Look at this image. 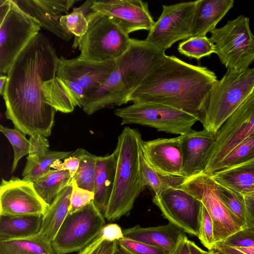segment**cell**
I'll list each match as a JSON object with an SVG mask.
<instances>
[{
	"mask_svg": "<svg viewBox=\"0 0 254 254\" xmlns=\"http://www.w3.org/2000/svg\"><path fill=\"white\" fill-rule=\"evenodd\" d=\"M234 0H199L191 37L206 36L233 6Z\"/></svg>",
	"mask_w": 254,
	"mask_h": 254,
	"instance_id": "obj_25",
	"label": "cell"
},
{
	"mask_svg": "<svg viewBox=\"0 0 254 254\" xmlns=\"http://www.w3.org/2000/svg\"><path fill=\"white\" fill-rule=\"evenodd\" d=\"M30 150L27 161L34 162L49 151V141L43 135L36 133L30 136Z\"/></svg>",
	"mask_w": 254,
	"mask_h": 254,
	"instance_id": "obj_43",
	"label": "cell"
},
{
	"mask_svg": "<svg viewBox=\"0 0 254 254\" xmlns=\"http://www.w3.org/2000/svg\"><path fill=\"white\" fill-rule=\"evenodd\" d=\"M72 190L68 213H73L88 205L94 200L93 192L77 186L75 181H72Z\"/></svg>",
	"mask_w": 254,
	"mask_h": 254,
	"instance_id": "obj_41",
	"label": "cell"
},
{
	"mask_svg": "<svg viewBox=\"0 0 254 254\" xmlns=\"http://www.w3.org/2000/svg\"><path fill=\"white\" fill-rule=\"evenodd\" d=\"M254 132V90L216 133L215 141L203 173L213 174L224 157Z\"/></svg>",
	"mask_w": 254,
	"mask_h": 254,
	"instance_id": "obj_12",
	"label": "cell"
},
{
	"mask_svg": "<svg viewBox=\"0 0 254 254\" xmlns=\"http://www.w3.org/2000/svg\"><path fill=\"white\" fill-rule=\"evenodd\" d=\"M217 187L222 201L230 212L245 227L254 228L253 218L247 198L222 185L217 184Z\"/></svg>",
	"mask_w": 254,
	"mask_h": 254,
	"instance_id": "obj_30",
	"label": "cell"
},
{
	"mask_svg": "<svg viewBox=\"0 0 254 254\" xmlns=\"http://www.w3.org/2000/svg\"><path fill=\"white\" fill-rule=\"evenodd\" d=\"M46 102L57 111L72 112L75 107H81L86 95L85 90L76 83L62 79L56 75L43 85Z\"/></svg>",
	"mask_w": 254,
	"mask_h": 254,
	"instance_id": "obj_21",
	"label": "cell"
},
{
	"mask_svg": "<svg viewBox=\"0 0 254 254\" xmlns=\"http://www.w3.org/2000/svg\"><path fill=\"white\" fill-rule=\"evenodd\" d=\"M253 157L254 132L240 142L224 157L218 165L215 172L243 163Z\"/></svg>",
	"mask_w": 254,
	"mask_h": 254,
	"instance_id": "obj_35",
	"label": "cell"
},
{
	"mask_svg": "<svg viewBox=\"0 0 254 254\" xmlns=\"http://www.w3.org/2000/svg\"><path fill=\"white\" fill-rule=\"evenodd\" d=\"M224 246L249 248L254 247V228L246 227L217 243Z\"/></svg>",
	"mask_w": 254,
	"mask_h": 254,
	"instance_id": "obj_40",
	"label": "cell"
},
{
	"mask_svg": "<svg viewBox=\"0 0 254 254\" xmlns=\"http://www.w3.org/2000/svg\"><path fill=\"white\" fill-rule=\"evenodd\" d=\"M72 181L68 171L51 169L33 183L37 193L50 205L57 195L71 184Z\"/></svg>",
	"mask_w": 254,
	"mask_h": 254,
	"instance_id": "obj_29",
	"label": "cell"
},
{
	"mask_svg": "<svg viewBox=\"0 0 254 254\" xmlns=\"http://www.w3.org/2000/svg\"><path fill=\"white\" fill-rule=\"evenodd\" d=\"M116 245L117 241L105 240L100 234L78 254H114Z\"/></svg>",
	"mask_w": 254,
	"mask_h": 254,
	"instance_id": "obj_42",
	"label": "cell"
},
{
	"mask_svg": "<svg viewBox=\"0 0 254 254\" xmlns=\"http://www.w3.org/2000/svg\"><path fill=\"white\" fill-rule=\"evenodd\" d=\"M214 249L222 254H254V247L249 248H235L215 244Z\"/></svg>",
	"mask_w": 254,
	"mask_h": 254,
	"instance_id": "obj_46",
	"label": "cell"
},
{
	"mask_svg": "<svg viewBox=\"0 0 254 254\" xmlns=\"http://www.w3.org/2000/svg\"><path fill=\"white\" fill-rule=\"evenodd\" d=\"M58 58L53 44L39 32L18 55L7 74L2 95L5 115L25 134H51L57 110L46 102L43 85L56 76Z\"/></svg>",
	"mask_w": 254,
	"mask_h": 254,
	"instance_id": "obj_1",
	"label": "cell"
},
{
	"mask_svg": "<svg viewBox=\"0 0 254 254\" xmlns=\"http://www.w3.org/2000/svg\"><path fill=\"white\" fill-rule=\"evenodd\" d=\"M74 152L80 161L72 180L78 187L93 192L97 156L83 148H78Z\"/></svg>",
	"mask_w": 254,
	"mask_h": 254,
	"instance_id": "obj_32",
	"label": "cell"
},
{
	"mask_svg": "<svg viewBox=\"0 0 254 254\" xmlns=\"http://www.w3.org/2000/svg\"><path fill=\"white\" fill-rule=\"evenodd\" d=\"M16 4L34 18L41 27L62 40L69 41L73 35L65 31L60 23L61 17L77 1L75 0H16Z\"/></svg>",
	"mask_w": 254,
	"mask_h": 254,
	"instance_id": "obj_19",
	"label": "cell"
},
{
	"mask_svg": "<svg viewBox=\"0 0 254 254\" xmlns=\"http://www.w3.org/2000/svg\"><path fill=\"white\" fill-rule=\"evenodd\" d=\"M153 202L169 223L185 233L198 237L202 203L186 190L170 187L155 194Z\"/></svg>",
	"mask_w": 254,
	"mask_h": 254,
	"instance_id": "obj_14",
	"label": "cell"
},
{
	"mask_svg": "<svg viewBox=\"0 0 254 254\" xmlns=\"http://www.w3.org/2000/svg\"><path fill=\"white\" fill-rule=\"evenodd\" d=\"M100 234L104 239L118 241L123 238V230L116 223L106 224L102 229Z\"/></svg>",
	"mask_w": 254,
	"mask_h": 254,
	"instance_id": "obj_45",
	"label": "cell"
},
{
	"mask_svg": "<svg viewBox=\"0 0 254 254\" xmlns=\"http://www.w3.org/2000/svg\"><path fill=\"white\" fill-rule=\"evenodd\" d=\"M86 17L87 32L73 42V47L80 51L78 59L96 62L116 60L127 50L131 38L110 17L91 9Z\"/></svg>",
	"mask_w": 254,
	"mask_h": 254,
	"instance_id": "obj_5",
	"label": "cell"
},
{
	"mask_svg": "<svg viewBox=\"0 0 254 254\" xmlns=\"http://www.w3.org/2000/svg\"><path fill=\"white\" fill-rule=\"evenodd\" d=\"M72 152L50 150L34 162L27 161L22 176V179L35 182L51 169L56 161L68 157Z\"/></svg>",
	"mask_w": 254,
	"mask_h": 254,
	"instance_id": "obj_33",
	"label": "cell"
},
{
	"mask_svg": "<svg viewBox=\"0 0 254 254\" xmlns=\"http://www.w3.org/2000/svg\"><path fill=\"white\" fill-rule=\"evenodd\" d=\"M201 244L208 250H213L215 246L212 220L205 206L202 205L197 237Z\"/></svg>",
	"mask_w": 254,
	"mask_h": 254,
	"instance_id": "obj_38",
	"label": "cell"
},
{
	"mask_svg": "<svg viewBox=\"0 0 254 254\" xmlns=\"http://www.w3.org/2000/svg\"><path fill=\"white\" fill-rule=\"evenodd\" d=\"M72 190L71 183L57 195L43 216L40 232L51 242L68 213Z\"/></svg>",
	"mask_w": 254,
	"mask_h": 254,
	"instance_id": "obj_26",
	"label": "cell"
},
{
	"mask_svg": "<svg viewBox=\"0 0 254 254\" xmlns=\"http://www.w3.org/2000/svg\"><path fill=\"white\" fill-rule=\"evenodd\" d=\"M210 33L215 53L227 69L243 71L254 62V34L248 17L240 15Z\"/></svg>",
	"mask_w": 254,
	"mask_h": 254,
	"instance_id": "obj_8",
	"label": "cell"
},
{
	"mask_svg": "<svg viewBox=\"0 0 254 254\" xmlns=\"http://www.w3.org/2000/svg\"><path fill=\"white\" fill-rule=\"evenodd\" d=\"M247 202L253 218L254 223V201L247 199Z\"/></svg>",
	"mask_w": 254,
	"mask_h": 254,
	"instance_id": "obj_51",
	"label": "cell"
},
{
	"mask_svg": "<svg viewBox=\"0 0 254 254\" xmlns=\"http://www.w3.org/2000/svg\"><path fill=\"white\" fill-rule=\"evenodd\" d=\"M178 51L187 57L199 60L215 53V46L206 36L191 37L179 44Z\"/></svg>",
	"mask_w": 254,
	"mask_h": 254,
	"instance_id": "obj_34",
	"label": "cell"
},
{
	"mask_svg": "<svg viewBox=\"0 0 254 254\" xmlns=\"http://www.w3.org/2000/svg\"><path fill=\"white\" fill-rule=\"evenodd\" d=\"M114 114L122 119V125L137 124L180 135L189 131L198 121L194 117L182 111L149 102L133 103L129 106L115 110Z\"/></svg>",
	"mask_w": 254,
	"mask_h": 254,
	"instance_id": "obj_10",
	"label": "cell"
},
{
	"mask_svg": "<svg viewBox=\"0 0 254 254\" xmlns=\"http://www.w3.org/2000/svg\"><path fill=\"white\" fill-rule=\"evenodd\" d=\"M114 254H130L117 243L116 247Z\"/></svg>",
	"mask_w": 254,
	"mask_h": 254,
	"instance_id": "obj_50",
	"label": "cell"
},
{
	"mask_svg": "<svg viewBox=\"0 0 254 254\" xmlns=\"http://www.w3.org/2000/svg\"><path fill=\"white\" fill-rule=\"evenodd\" d=\"M60 21L63 29L74 36V38L82 37L88 29V21L83 5L63 15Z\"/></svg>",
	"mask_w": 254,
	"mask_h": 254,
	"instance_id": "obj_37",
	"label": "cell"
},
{
	"mask_svg": "<svg viewBox=\"0 0 254 254\" xmlns=\"http://www.w3.org/2000/svg\"><path fill=\"white\" fill-rule=\"evenodd\" d=\"M119 148L116 146L111 154L97 156L93 202L104 216L113 190Z\"/></svg>",
	"mask_w": 254,
	"mask_h": 254,
	"instance_id": "obj_23",
	"label": "cell"
},
{
	"mask_svg": "<svg viewBox=\"0 0 254 254\" xmlns=\"http://www.w3.org/2000/svg\"><path fill=\"white\" fill-rule=\"evenodd\" d=\"M207 254H222L220 252L213 249L208 251Z\"/></svg>",
	"mask_w": 254,
	"mask_h": 254,
	"instance_id": "obj_52",
	"label": "cell"
},
{
	"mask_svg": "<svg viewBox=\"0 0 254 254\" xmlns=\"http://www.w3.org/2000/svg\"><path fill=\"white\" fill-rule=\"evenodd\" d=\"M199 0L163 5L162 13L145 40L165 52L176 42L192 36Z\"/></svg>",
	"mask_w": 254,
	"mask_h": 254,
	"instance_id": "obj_13",
	"label": "cell"
},
{
	"mask_svg": "<svg viewBox=\"0 0 254 254\" xmlns=\"http://www.w3.org/2000/svg\"><path fill=\"white\" fill-rule=\"evenodd\" d=\"M123 238L164 249L171 253L185 233L171 223L142 227L138 225L123 230Z\"/></svg>",
	"mask_w": 254,
	"mask_h": 254,
	"instance_id": "obj_22",
	"label": "cell"
},
{
	"mask_svg": "<svg viewBox=\"0 0 254 254\" xmlns=\"http://www.w3.org/2000/svg\"><path fill=\"white\" fill-rule=\"evenodd\" d=\"M79 161V157L74 152H72L64 160V162L58 160L52 164L51 167V169L60 171H68L73 178L78 168Z\"/></svg>",
	"mask_w": 254,
	"mask_h": 254,
	"instance_id": "obj_44",
	"label": "cell"
},
{
	"mask_svg": "<svg viewBox=\"0 0 254 254\" xmlns=\"http://www.w3.org/2000/svg\"><path fill=\"white\" fill-rule=\"evenodd\" d=\"M116 65V60L102 62L81 60L77 58L58 59L56 75L64 80L76 83L86 94L102 84Z\"/></svg>",
	"mask_w": 254,
	"mask_h": 254,
	"instance_id": "obj_17",
	"label": "cell"
},
{
	"mask_svg": "<svg viewBox=\"0 0 254 254\" xmlns=\"http://www.w3.org/2000/svg\"><path fill=\"white\" fill-rule=\"evenodd\" d=\"M0 131L7 138L13 148L14 157L11 173H13L17 167L18 162L24 156L28 155L30 142L25 134L17 128H10L0 125Z\"/></svg>",
	"mask_w": 254,
	"mask_h": 254,
	"instance_id": "obj_36",
	"label": "cell"
},
{
	"mask_svg": "<svg viewBox=\"0 0 254 254\" xmlns=\"http://www.w3.org/2000/svg\"><path fill=\"white\" fill-rule=\"evenodd\" d=\"M42 216L0 215V240L26 237L39 233Z\"/></svg>",
	"mask_w": 254,
	"mask_h": 254,
	"instance_id": "obj_27",
	"label": "cell"
},
{
	"mask_svg": "<svg viewBox=\"0 0 254 254\" xmlns=\"http://www.w3.org/2000/svg\"><path fill=\"white\" fill-rule=\"evenodd\" d=\"M166 55L145 40L131 39L127 50L116 60L106 80L86 93L83 111L90 115L111 105L125 104L126 97L142 82Z\"/></svg>",
	"mask_w": 254,
	"mask_h": 254,
	"instance_id": "obj_3",
	"label": "cell"
},
{
	"mask_svg": "<svg viewBox=\"0 0 254 254\" xmlns=\"http://www.w3.org/2000/svg\"><path fill=\"white\" fill-rule=\"evenodd\" d=\"M210 176L217 184L254 201V157Z\"/></svg>",
	"mask_w": 254,
	"mask_h": 254,
	"instance_id": "obj_24",
	"label": "cell"
},
{
	"mask_svg": "<svg viewBox=\"0 0 254 254\" xmlns=\"http://www.w3.org/2000/svg\"><path fill=\"white\" fill-rule=\"evenodd\" d=\"M0 254H57L52 242L40 232L34 235L0 240Z\"/></svg>",
	"mask_w": 254,
	"mask_h": 254,
	"instance_id": "obj_28",
	"label": "cell"
},
{
	"mask_svg": "<svg viewBox=\"0 0 254 254\" xmlns=\"http://www.w3.org/2000/svg\"><path fill=\"white\" fill-rule=\"evenodd\" d=\"M217 80L215 73L207 67L166 55L126 97L125 104H163L191 115L203 125L210 93Z\"/></svg>",
	"mask_w": 254,
	"mask_h": 254,
	"instance_id": "obj_2",
	"label": "cell"
},
{
	"mask_svg": "<svg viewBox=\"0 0 254 254\" xmlns=\"http://www.w3.org/2000/svg\"><path fill=\"white\" fill-rule=\"evenodd\" d=\"M179 188L200 200L207 209L213 221L215 244L246 228L225 205L210 175L202 172L187 178Z\"/></svg>",
	"mask_w": 254,
	"mask_h": 254,
	"instance_id": "obj_9",
	"label": "cell"
},
{
	"mask_svg": "<svg viewBox=\"0 0 254 254\" xmlns=\"http://www.w3.org/2000/svg\"><path fill=\"white\" fill-rule=\"evenodd\" d=\"M188 240L186 235H184L170 254H190L188 243Z\"/></svg>",
	"mask_w": 254,
	"mask_h": 254,
	"instance_id": "obj_47",
	"label": "cell"
},
{
	"mask_svg": "<svg viewBox=\"0 0 254 254\" xmlns=\"http://www.w3.org/2000/svg\"><path fill=\"white\" fill-rule=\"evenodd\" d=\"M142 139L139 131L126 127L118 136V159L113 192L104 217L109 222L127 216L145 186L139 161Z\"/></svg>",
	"mask_w": 254,
	"mask_h": 254,
	"instance_id": "obj_4",
	"label": "cell"
},
{
	"mask_svg": "<svg viewBox=\"0 0 254 254\" xmlns=\"http://www.w3.org/2000/svg\"><path fill=\"white\" fill-rule=\"evenodd\" d=\"M141 151L147 163L156 172L165 176H183L182 151L179 136L142 140Z\"/></svg>",
	"mask_w": 254,
	"mask_h": 254,
	"instance_id": "obj_18",
	"label": "cell"
},
{
	"mask_svg": "<svg viewBox=\"0 0 254 254\" xmlns=\"http://www.w3.org/2000/svg\"><path fill=\"white\" fill-rule=\"evenodd\" d=\"M105 218L93 201L72 213H68L52 241L57 254L79 252L100 234Z\"/></svg>",
	"mask_w": 254,
	"mask_h": 254,
	"instance_id": "obj_11",
	"label": "cell"
},
{
	"mask_svg": "<svg viewBox=\"0 0 254 254\" xmlns=\"http://www.w3.org/2000/svg\"><path fill=\"white\" fill-rule=\"evenodd\" d=\"M40 28L36 20L14 0H0V75L7 74L18 55Z\"/></svg>",
	"mask_w": 254,
	"mask_h": 254,
	"instance_id": "obj_7",
	"label": "cell"
},
{
	"mask_svg": "<svg viewBox=\"0 0 254 254\" xmlns=\"http://www.w3.org/2000/svg\"><path fill=\"white\" fill-rule=\"evenodd\" d=\"M117 243L130 254H170L167 250L141 242L123 238Z\"/></svg>",
	"mask_w": 254,
	"mask_h": 254,
	"instance_id": "obj_39",
	"label": "cell"
},
{
	"mask_svg": "<svg viewBox=\"0 0 254 254\" xmlns=\"http://www.w3.org/2000/svg\"><path fill=\"white\" fill-rule=\"evenodd\" d=\"M7 75H0V94L2 96L4 87L6 82Z\"/></svg>",
	"mask_w": 254,
	"mask_h": 254,
	"instance_id": "obj_49",
	"label": "cell"
},
{
	"mask_svg": "<svg viewBox=\"0 0 254 254\" xmlns=\"http://www.w3.org/2000/svg\"><path fill=\"white\" fill-rule=\"evenodd\" d=\"M254 90V67L238 71L227 69L211 90L204 129L216 134L228 118Z\"/></svg>",
	"mask_w": 254,
	"mask_h": 254,
	"instance_id": "obj_6",
	"label": "cell"
},
{
	"mask_svg": "<svg viewBox=\"0 0 254 254\" xmlns=\"http://www.w3.org/2000/svg\"><path fill=\"white\" fill-rule=\"evenodd\" d=\"M90 8L110 17L128 35L140 30L149 31L155 23L148 3L141 0H93Z\"/></svg>",
	"mask_w": 254,
	"mask_h": 254,
	"instance_id": "obj_16",
	"label": "cell"
},
{
	"mask_svg": "<svg viewBox=\"0 0 254 254\" xmlns=\"http://www.w3.org/2000/svg\"><path fill=\"white\" fill-rule=\"evenodd\" d=\"M182 151V176L185 178L203 172L215 141V134L204 129H190L179 135Z\"/></svg>",
	"mask_w": 254,
	"mask_h": 254,
	"instance_id": "obj_20",
	"label": "cell"
},
{
	"mask_svg": "<svg viewBox=\"0 0 254 254\" xmlns=\"http://www.w3.org/2000/svg\"><path fill=\"white\" fill-rule=\"evenodd\" d=\"M49 205L36 192L33 182L12 177L2 178L0 186V215L43 216Z\"/></svg>",
	"mask_w": 254,
	"mask_h": 254,
	"instance_id": "obj_15",
	"label": "cell"
},
{
	"mask_svg": "<svg viewBox=\"0 0 254 254\" xmlns=\"http://www.w3.org/2000/svg\"><path fill=\"white\" fill-rule=\"evenodd\" d=\"M139 161L144 184L155 194H158L170 187L179 188L186 178L183 176H165L156 172L146 162L141 149L139 154Z\"/></svg>",
	"mask_w": 254,
	"mask_h": 254,
	"instance_id": "obj_31",
	"label": "cell"
},
{
	"mask_svg": "<svg viewBox=\"0 0 254 254\" xmlns=\"http://www.w3.org/2000/svg\"><path fill=\"white\" fill-rule=\"evenodd\" d=\"M188 243L190 254H208V252L205 251L201 249L194 242L188 240Z\"/></svg>",
	"mask_w": 254,
	"mask_h": 254,
	"instance_id": "obj_48",
	"label": "cell"
}]
</instances>
